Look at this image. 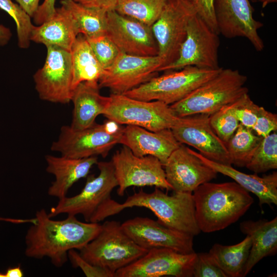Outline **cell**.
I'll list each match as a JSON object with an SVG mask.
<instances>
[{
  "label": "cell",
  "instance_id": "1",
  "mask_svg": "<svg viewBox=\"0 0 277 277\" xmlns=\"http://www.w3.org/2000/svg\"><path fill=\"white\" fill-rule=\"evenodd\" d=\"M34 217L35 223L25 235V254L35 259L48 258L57 268L68 261L69 250L82 249L101 229L98 223L83 222L74 215L54 220L44 208L37 210Z\"/></svg>",
  "mask_w": 277,
  "mask_h": 277
},
{
  "label": "cell",
  "instance_id": "2",
  "mask_svg": "<svg viewBox=\"0 0 277 277\" xmlns=\"http://www.w3.org/2000/svg\"><path fill=\"white\" fill-rule=\"evenodd\" d=\"M133 207L151 210L159 223L179 231L193 236L201 232L196 220L192 193L174 192L169 195L157 187L151 193L141 189L129 196L122 204L110 199L97 210L92 220L99 223L125 208Z\"/></svg>",
  "mask_w": 277,
  "mask_h": 277
},
{
  "label": "cell",
  "instance_id": "3",
  "mask_svg": "<svg viewBox=\"0 0 277 277\" xmlns=\"http://www.w3.org/2000/svg\"><path fill=\"white\" fill-rule=\"evenodd\" d=\"M192 195L199 227L205 233L223 230L236 222L254 202L249 192L235 182H207Z\"/></svg>",
  "mask_w": 277,
  "mask_h": 277
},
{
  "label": "cell",
  "instance_id": "4",
  "mask_svg": "<svg viewBox=\"0 0 277 277\" xmlns=\"http://www.w3.org/2000/svg\"><path fill=\"white\" fill-rule=\"evenodd\" d=\"M247 80V76L238 70L222 68L216 75L170 107L178 117L210 115L248 93L245 86Z\"/></svg>",
  "mask_w": 277,
  "mask_h": 277
},
{
  "label": "cell",
  "instance_id": "5",
  "mask_svg": "<svg viewBox=\"0 0 277 277\" xmlns=\"http://www.w3.org/2000/svg\"><path fill=\"white\" fill-rule=\"evenodd\" d=\"M147 252L135 243L116 221L104 222L98 234L79 250L85 260L114 274Z\"/></svg>",
  "mask_w": 277,
  "mask_h": 277
},
{
  "label": "cell",
  "instance_id": "6",
  "mask_svg": "<svg viewBox=\"0 0 277 277\" xmlns=\"http://www.w3.org/2000/svg\"><path fill=\"white\" fill-rule=\"evenodd\" d=\"M123 129L122 125L109 120L102 124L95 123L80 130L63 126L51 150L72 159L97 155L105 157L115 145L120 144Z\"/></svg>",
  "mask_w": 277,
  "mask_h": 277
},
{
  "label": "cell",
  "instance_id": "7",
  "mask_svg": "<svg viewBox=\"0 0 277 277\" xmlns=\"http://www.w3.org/2000/svg\"><path fill=\"white\" fill-rule=\"evenodd\" d=\"M222 68L211 69L188 66L180 70L167 71L164 74L155 76L124 94L138 100L159 101L170 105L182 100L214 77Z\"/></svg>",
  "mask_w": 277,
  "mask_h": 277
},
{
  "label": "cell",
  "instance_id": "8",
  "mask_svg": "<svg viewBox=\"0 0 277 277\" xmlns=\"http://www.w3.org/2000/svg\"><path fill=\"white\" fill-rule=\"evenodd\" d=\"M103 115L119 125L138 126L151 131L171 129L179 117L170 106L159 101H145L111 94Z\"/></svg>",
  "mask_w": 277,
  "mask_h": 277
},
{
  "label": "cell",
  "instance_id": "9",
  "mask_svg": "<svg viewBox=\"0 0 277 277\" xmlns=\"http://www.w3.org/2000/svg\"><path fill=\"white\" fill-rule=\"evenodd\" d=\"M99 174L87 176L85 186L77 194L58 200L56 205L48 213L50 217L65 213L68 215H82L89 222L97 210L111 198L112 191L117 187L112 163L98 162Z\"/></svg>",
  "mask_w": 277,
  "mask_h": 277
},
{
  "label": "cell",
  "instance_id": "10",
  "mask_svg": "<svg viewBox=\"0 0 277 277\" xmlns=\"http://www.w3.org/2000/svg\"><path fill=\"white\" fill-rule=\"evenodd\" d=\"M196 13L191 1L166 0L160 16L151 26L158 47L157 55L162 63L161 67L177 58L186 36L188 22Z\"/></svg>",
  "mask_w": 277,
  "mask_h": 277
},
{
  "label": "cell",
  "instance_id": "11",
  "mask_svg": "<svg viewBox=\"0 0 277 277\" xmlns=\"http://www.w3.org/2000/svg\"><path fill=\"white\" fill-rule=\"evenodd\" d=\"M219 35L195 14L188 22L186 36L177 58L170 64L160 68L157 72L177 70L188 66L211 69L220 68Z\"/></svg>",
  "mask_w": 277,
  "mask_h": 277
},
{
  "label": "cell",
  "instance_id": "12",
  "mask_svg": "<svg viewBox=\"0 0 277 277\" xmlns=\"http://www.w3.org/2000/svg\"><path fill=\"white\" fill-rule=\"evenodd\" d=\"M111 162L118 184L117 193L121 196L131 186H155L172 190L166 180L163 164L153 156H137L123 146L113 154Z\"/></svg>",
  "mask_w": 277,
  "mask_h": 277
},
{
  "label": "cell",
  "instance_id": "13",
  "mask_svg": "<svg viewBox=\"0 0 277 277\" xmlns=\"http://www.w3.org/2000/svg\"><path fill=\"white\" fill-rule=\"evenodd\" d=\"M46 47L45 64L33 76L35 89L43 100L68 103L71 100L73 91L71 53L56 46Z\"/></svg>",
  "mask_w": 277,
  "mask_h": 277
},
{
  "label": "cell",
  "instance_id": "14",
  "mask_svg": "<svg viewBox=\"0 0 277 277\" xmlns=\"http://www.w3.org/2000/svg\"><path fill=\"white\" fill-rule=\"evenodd\" d=\"M162 66L158 55L141 56L121 52L116 61L105 69L98 84L111 94H124L156 76Z\"/></svg>",
  "mask_w": 277,
  "mask_h": 277
},
{
  "label": "cell",
  "instance_id": "15",
  "mask_svg": "<svg viewBox=\"0 0 277 277\" xmlns=\"http://www.w3.org/2000/svg\"><path fill=\"white\" fill-rule=\"evenodd\" d=\"M196 253L184 254L167 248H153L121 268L115 277H192Z\"/></svg>",
  "mask_w": 277,
  "mask_h": 277
},
{
  "label": "cell",
  "instance_id": "16",
  "mask_svg": "<svg viewBox=\"0 0 277 277\" xmlns=\"http://www.w3.org/2000/svg\"><path fill=\"white\" fill-rule=\"evenodd\" d=\"M209 116L208 114L198 113L179 117L171 130L180 143L195 148L212 161L231 165L226 145L212 128Z\"/></svg>",
  "mask_w": 277,
  "mask_h": 277
},
{
  "label": "cell",
  "instance_id": "17",
  "mask_svg": "<svg viewBox=\"0 0 277 277\" xmlns=\"http://www.w3.org/2000/svg\"><path fill=\"white\" fill-rule=\"evenodd\" d=\"M214 10L219 34L228 38H246L257 51L264 49L258 32L263 24L253 18L249 0H214Z\"/></svg>",
  "mask_w": 277,
  "mask_h": 277
},
{
  "label": "cell",
  "instance_id": "18",
  "mask_svg": "<svg viewBox=\"0 0 277 277\" xmlns=\"http://www.w3.org/2000/svg\"><path fill=\"white\" fill-rule=\"evenodd\" d=\"M124 232L140 247L149 250L167 248L184 254L194 252V236L165 226L147 217H135L121 224Z\"/></svg>",
  "mask_w": 277,
  "mask_h": 277
},
{
  "label": "cell",
  "instance_id": "19",
  "mask_svg": "<svg viewBox=\"0 0 277 277\" xmlns=\"http://www.w3.org/2000/svg\"><path fill=\"white\" fill-rule=\"evenodd\" d=\"M163 167L174 192L192 193L200 185L216 178L218 173L183 144L172 152Z\"/></svg>",
  "mask_w": 277,
  "mask_h": 277
},
{
  "label": "cell",
  "instance_id": "20",
  "mask_svg": "<svg viewBox=\"0 0 277 277\" xmlns=\"http://www.w3.org/2000/svg\"><path fill=\"white\" fill-rule=\"evenodd\" d=\"M106 35L123 53L141 56L158 54L151 27L114 10L107 12Z\"/></svg>",
  "mask_w": 277,
  "mask_h": 277
},
{
  "label": "cell",
  "instance_id": "21",
  "mask_svg": "<svg viewBox=\"0 0 277 277\" xmlns=\"http://www.w3.org/2000/svg\"><path fill=\"white\" fill-rule=\"evenodd\" d=\"M120 144L129 148L137 156H153L163 165L182 144L175 138L171 129L151 131L133 125L123 127Z\"/></svg>",
  "mask_w": 277,
  "mask_h": 277
},
{
  "label": "cell",
  "instance_id": "22",
  "mask_svg": "<svg viewBox=\"0 0 277 277\" xmlns=\"http://www.w3.org/2000/svg\"><path fill=\"white\" fill-rule=\"evenodd\" d=\"M46 171L54 176L55 180L48 190L49 195L62 199L72 185L88 176L92 166L98 162L96 156L72 159L62 155L45 156Z\"/></svg>",
  "mask_w": 277,
  "mask_h": 277
},
{
  "label": "cell",
  "instance_id": "23",
  "mask_svg": "<svg viewBox=\"0 0 277 277\" xmlns=\"http://www.w3.org/2000/svg\"><path fill=\"white\" fill-rule=\"evenodd\" d=\"M96 82H83L73 90L71 100L74 108L71 125L76 130L88 128L103 114L110 102V96L101 95Z\"/></svg>",
  "mask_w": 277,
  "mask_h": 277
},
{
  "label": "cell",
  "instance_id": "24",
  "mask_svg": "<svg viewBox=\"0 0 277 277\" xmlns=\"http://www.w3.org/2000/svg\"><path fill=\"white\" fill-rule=\"evenodd\" d=\"M195 155L217 173L226 175L241 187L255 194L258 198L259 205H277V172L259 176L257 174H248L240 171L231 165L222 164L212 161L201 154L193 150Z\"/></svg>",
  "mask_w": 277,
  "mask_h": 277
},
{
  "label": "cell",
  "instance_id": "25",
  "mask_svg": "<svg viewBox=\"0 0 277 277\" xmlns=\"http://www.w3.org/2000/svg\"><path fill=\"white\" fill-rule=\"evenodd\" d=\"M78 35L74 22L63 6L55 9L53 15L38 26H34L30 40L36 43L56 46L71 51Z\"/></svg>",
  "mask_w": 277,
  "mask_h": 277
},
{
  "label": "cell",
  "instance_id": "26",
  "mask_svg": "<svg viewBox=\"0 0 277 277\" xmlns=\"http://www.w3.org/2000/svg\"><path fill=\"white\" fill-rule=\"evenodd\" d=\"M241 232L251 239V247L244 276L264 258L275 255L277 251V217L270 221H245L240 223Z\"/></svg>",
  "mask_w": 277,
  "mask_h": 277
},
{
  "label": "cell",
  "instance_id": "27",
  "mask_svg": "<svg viewBox=\"0 0 277 277\" xmlns=\"http://www.w3.org/2000/svg\"><path fill=\"white\" fill-rule=\"evenodd\" d=\"M73 90L83 82H98L104 69L94 54L88 40L79 34L71 49Z\"/></svg>",
  "mask_w": 277,
  "mask_h": 277
},
{
  "label": "cell",
  "instance_id": "28",
  "mask_svg": "<svg viewBox=\"0 0 277 277\" xmlns=\"http://www.w3.org/2000/svg\"><path fill=\"white\" fill-rule=\"evenodd\" d=\"M251 243V238L246 235L235 245L215 244L208 253L227 277H244Z\"/></svg>",
  "mask_w": 277,
  "mask_h": 277
},
{
  "label": "cell",
  "instance_id": "29",
  "mask_svg": "<svg viewBox=\"0 0 277 277\" xmlns=\"http://www.w3.org/2000/svg\"><path fill=\"white\" fill-rule=\"evenodd\" d=\"M61 4L71 15L78 34L87 39L106 34L108 12L84 6L73 0H61Z\"/></svg>",
  "mask_w": 277,
  "mask_h": 277
},
{
  "label": "cell",
  "instance_id": "30",
  "mask_svg": "<svg viewBox=\"0 0 277 277\" xmlns=\"http://www.w3.org/2000/svg\"><path fill=\"white\" fill-rule=\"evenodd\" d=\"M262 138L252 129L240 123L235 132L226 144L231 164L237 167H246Z\"/></svg>",
  "mask_w": 277,
  "mask_h": 277
},
{
  "label": "cell",
  "instance_id": "31",
  "mask_svg": "<svg viewBox=\"0 0 277 277\" xmlns=\"http://www.w3.org/2000/svg\"><path fill=\"white\" fill-rule=\"evenodd\" d=\"M166 0H117L118 14L151 27L160 16Z\"/></svg>",
  "mask_w": 277,
  "mask_h": 277
},
{
  "label": "cell",
  "instance_id": "32",
  "mask_svg": "<svg viewBox=\"0 0 277 277\" xmlns=\"http://www.w3.org/2000/svg\"><path fill=\"white\" fill-rule=\"evenodd\" d=\"M246 167L256 174L264 173L277 168L276 131L263 137L260 145Z\"/></svg>",
  "mask_w": 277,
  "mask_h": 277
},
{
  "label": "cell",
  "instance_id": "33",
  "mask_svg": "<svg viewBox=\"0 0 277 277\" xmlns=\"http://www.w3.org/2000/svg\"><path fill=\"white\" fill-rule=\"evenodd\" d=\"M0 8L11 16L16 24L19 47L27 48L30 44V34L34 26L30 16L12 0H0Z\"/></svg>",
  "mask_w": 277,
  "mask_h": 277
},
{
  "label": "cell",
  "instance_id": "34",
  "mask_svg": "<svg viewBox=\"0 0 277 277\" xmlns=\"http://www.w3.org/2000/svg\"><path fill=\"white\" fill-rule=\"evenodd\" d=\"M232 103L209 115V123L217 135L225 144L237 129L240 122L233 110Z\"/></svg>",
  "mask_w": 277,
  "mask_h": 277
},
{
  "label": "cell",
  "instance_id": "35",
  "mask_svg": "<svg viewBox=\"0 0 277 277\" xmlns=\"http://www.w3.org/2000/svg\"><path fill=\"white\" fill-rule=\"evenodd\" d=\"M87 39L104 70L111 66L122 52L106 34Z\"/></svg>",
  "mask_w": 277,
  "mask_h": 277
},
{
  "label": "cell",
  "instance_id": "36",
  "mask_svg": "<svg viewBox=\"0 0 277 277\" xmlns=\"http://www.w3.org/2000/svg\"><path fill=\"white\" fill-rule=\"evenodd\" d=\"M232 104L233 112L240 123L252 129L255 123L260 106L251 100L248 93L242 95Z\"/></svg>",
  "mask_w": 277,
  "mask_h": 277
},
{
  "label": "cell",
  "instance_id": "37",
  "mask_svg": "<svg viewBox=\"0 0 277 277\" xmlns=\"http://www.w3.org/2000/svg\"><path fill=\"white\" fill-rule=\"evenodd\" d=\"M193 277H227L209 253H196L193 267Z\"/></svg>",
  "mask_w": 277,
  "mask_h": 277
},
{
  "label": "cell",
  "instance_id": "38",
  "mask_svg": "<svg viewBox=\"0 0 277 277\" xmlns=\"http://www.w3.org/2000/svg\"><path fill=\"white\" fill-rule=\"evenodd\" d=\"M68 257L72 266L80 268L87 277H115V274L109 270L85 260L76 249L69 250Z\"/></svg>",
  "mask_w": 277,
  "mask_h": 277
},
{
  "label": "cell",
  "instance_id": "39",
  "mask_svg": "<svg viewBox=\"0 0 277 277\" xmlns=\"http://www.w3.org/2000/svg\"><path fill=\"white\" fill-rule=\"evenodd\" d=\"M252 130L258 135L265 137L277 130V115L260 106L258 115Z\"/></svg>",
  "mask_w": 277,
  "mask_h": 277
},
{
  "label": "cell",
  "instance_id": "40",
  "mask_svg": "<svg viewBox=\"0 0 277 277\" xmlns=\"http://www.w3.org/2000/svg\"><path fill=\"white\" fill-rule=\"evenodd\" d=\"M196 14L214 31L219 34L215 21L214 0H192Z\"/></svg>",
  "mask_w": 277,
  "mask_h": 277
},
{
  "label": "cell",
  "instance_id": "41",
  "mask_svg": "<svg viewBox=\"0 0 277 277\" xmlns=\"http://www.w3.org/2000/svg\"><path fill=\"white\" fill-rule=\"evenodd\" d=\"M57 0H44L39 6L33 16L34 22L41 25L50 19L54 14L56 8L55 4Z\"/></svg>",
  "mask_w": 277,
  "mask_h": 277
},
{
  "label": "cell",
  "instance_id": "42",
  "mask_svg": "<svg viewBox=\"0 0 277 277\" xmlns=\"http://www.w3.org/2000/svg\"><path fill=\"white\" fill-rule=\"evenodd\" d=\"M84 6L103 9L107 12L115 10L117 0H73Z\"/></svg>",
  "mask_w": 277,
  "mask_h": 277
},
{
  "label": "cell",
  "instance_id": "43",
  "mask_svg": "<svg viewBox=\"0 0 277 277\" xmlns=\"http://www.w3.org/2000/svg\"><path fill=\"white\" fill-rule=\"evenodd\" d=\"M19 6L30 16L33 17L39 7L40 0H15Z\"/></svg>",
  "mask_w": 277,
  "mask_h": 277
},
{
  "label": "cell",
  "instance_id": "44",
  "mask_svg": "<svg viewBox=\"0 0 277 277\" xmlns=\"http://www.w3.org/2000/svg\"><path fill=\"white\" fill-rule=\"evenodd\" d=\"M11 35L10 29L0 24V46L6 45L10 41Z\"/></svg>",
  "mask_w": 277,
  "mask_h": 277
},
{
  "label": "cell",
  "instance_id": "45",
  "mask_svg": "<svg viewBox=\"0 0 277 277\" xmlns=\"http://www.w3.org/2000/svg\"><path fill=\"white\" fill-rule=\"evenodd\" d=\"M24 272L19 266L8 268L5 273H0V277H23Z\"/></svg>",
  "mask_w": 277,
  "mask_h": 277
},
{
  "label": "cell",
  "instance_id": "46",
  "mask_svg": "<svg viewBox=\"0 0 277 277\" xmlns=\"http://www.w3.org/2000/svg\"><path fill=\"white\" fill-rule=\"evenodd\" d=\"M0 221H3L5 222H8L14 224H23L29 223L30 222L29 219H13V218H5L0 217Z\"/></svg>",
  "mask_w": 277,
  "mask_h": 277
},
{
  "label": "cell",
  "instance_id": "47",
  "mask_svg": "<svg viewBox=\"0 0 277 277\" xmlns=\"http://www.w3.org/2000/svg\"><path fill=\"white\" fill-rule=\"evenodd\" d=\"M262 4V8H265L268 4L276 3L277 0H258Z\"/></svg>",
  "mask_w": 277,
  "mask_h": 277
},
{
  "label": "cell",
  "instance_id": "48",
  "mask_svg": "<svg viewBox=\"0 0 277 277\" xmlns=\"http://www.w3.org/2000/svg\"><path fill=\"white\" fill-rule=\"evenodd\" d=\"M252 2H257L258 0H251Z\"/></svg>",
  "mask_w": 277,
  "mask_h": 277
},
{
  "label": "cell",
  "instance_id": "49",
  "mask_svg": "<svg viewBox=\"0 0 277 277\" xmlns=\"http://www.w3.org/2000/svg\"><path fill=\"white\" fill-rule=\"evenodd\" d=\"M189 1H192V0H189Z\"/></svg>",
  "mask_w": 277,
  "mask_h": 277
}]
</instances>
